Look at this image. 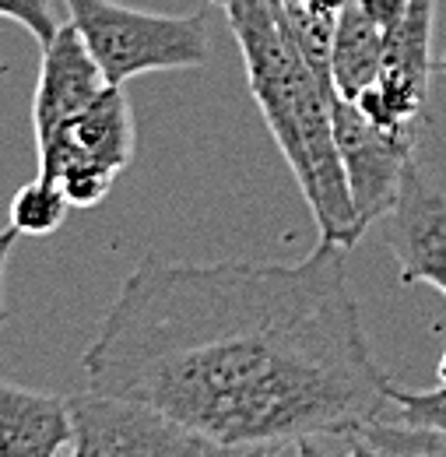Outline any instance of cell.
Masks as SVG:
<instances>
[{"label": "cell", "instance_id": "13", "mask_svg": "<svg viewBox=\"0 0 446 457\" xmlns=\"http://www.w3.org/2000/svg\"><path fill=\"white\" fill-rule=\"evenodd\" d=\"M0 18H11L18 25H25L29 36H36L39 46H46L60 29L46 0H0Z\"/></svg>", "mask_w": 446, "mask_h": 457}, {"label": "cell", "instance_id": "2", "mask_svg": "<svg viewBox=\"0 0 446 457\" xmlns=\"http://www.w3.org/2000/svg\"><path fill=\"white\" fill-rule=\"evenodd\" d=\"M67 14L110 85L155 71H197L211 60L204 11L152 14L116 0H67Z\"/></svg>", "mask_w": 446, "mask_h": 457}, {"label": "cell", "instance_id": "3", "mask_svg": "<svg viewBox=\"0 0 446 457\" xmlns=\"http://www.w3.org/2000/svg\"><path fill=\"white\" fill-rule=\"evenodd\" d=\"M70 422H74V457H190L222 454L211 440L169 419L155 404L103 391L70 395Z\"/></svg>", "mask_w": 446, "mask_h": 457}, {"label": "cell", "instance_id": "15", "mask_svg": "<svg viewBox=\"0 0 446 457\" xmlns=\"http://www.w3.org/2000/svg\"><path fill=\"white\" fill-rule=\"evenodd\" d=\"M408 4H411V0H359V7H362L384 32H391L393 25H401V18L408 14Z\"/></svg>", "mask_w": 446, "mask_h": 457}, {"label": "cell", "instance_id": "8", "mask_svg": "<svg viewBox=\"0 0 446 457\" xmlns=\"http://www.w3.org/2000/svg\"><path fill=\"white\" fill-rule=\"evenodd\" d=\"M74 422L67 398L0 380V457L70 454Z\"/></svg>", "mask_w": 446, "mask_h": 457}, {"label": "cell", "instance_id": "17", "mask_svg": "<svg viewBox=\"0 0 446 457\" xmlns=\"http://www.w3.org/2000/svg\"><path fill=\"white\" fill-rule=\"evenodd\" d=\"M436 373H440V380L446 384V352L440 355V370H436Z\"/></svg>", "mask_w": 446, "mask_h": 457}, {"label": "cell", "instance_id": "19", "mask_svg": "<svg viewBox=\"0 0 446 457\" xmlns=\"http://www.w3.org/2000/svg\"><path fill=\"white\" fill-rule=\"evenodd\" d=\"M440 71L446 74V50H443V57H440Z\"/></svg>", "mask_w": 446, "mask_h": 457}, {"label": "cell", "instance_id": "4", "mask_svg": "<svg viewBox=\"0 0 446 457\" xmlns=\"http://www.w3.org/2000/svg\"><path fill=\"white\" fill-rule=\"evenodd\" d=\"M334 137L341 152L344 179L351 190V204L362 228H369L376 219H387L393 208L404 172L415 162V134H393L376 127L351 99H334Z\"/></svg>", "mask_w": 446, "mask_h": 457}, {"label": "cell", "instance_id": "6", "mask_svg": "<svg viewBox=\"0 0 446 457\" xmlns=\"http://www.w3.org/2000/svg\"><path fill=\"white\" fill-rule=\"evenodd\" d=\"M387 243L397 257L401 286H433L446 295V194L422 179L411 162L387 212Z\"/></svg>", "mask_w": 446, "mask_h": 457}, {"label": "cell", "instance_id": "18", "mask_svg": "<svg viewBox=\"0 0 446 457\" xmlns=\"http://www.w3.org/2000/svg\"><path fill=\"white\" fill-rule=\"evenodd\" d=\"M201 4H204V7H208V4H215V7H228V4H235V0H201Z\"/></svg>", "mask_w": 446, "mask_h": 457}, {"label": "cell", "instance_id": "11", "mask_svg": "<svg viewBox=\"0 0 446 457\" xmlns=\"http://www.w3.org/2000/svg\"><path fill=\"white\" fill-rule=\"evenodd\" d=\"M67 208H70V197L60 187V179L39 172L32 183H25L11 197V226L18 228V236H50L63 226Z\"/></svg>", "mask_w": 446, "mask_h": 457}, {"label": "cell", "instance_id": "7", "mask_svg": "<svg viewBox=\"0 0 446 457\" xmlns=\"http://www.w3.org/2000/svg\"><path fill=\"white\" fill-rule=\"evenodd\" d=\"M110 88L99 60L85 46L81 32L70 25H60L56 36L43 46L36 99H32V127L36 145L46 141L63 120L81 113L88 103H95Z\"/></svg>", "mask_w": 446, "mask_h": 457}, {"label": "cell", "instance_id": "14", "mask_svg": "<svg viewBox=\"0 0 446 457\" xmlns=\"http://www.w3.org/2000/svg\"><path fill=\"white\" fill-rule=\"evenodd\" d=\"M116 176L103 170H67L60 176V187L70 197V208H95L112 190Z\"/></svg>", "mask_w": 446, "mask_h": 457}, {"label": "cell", "instance_id": "5", "mask_svg": "<svg viewBox=\"0 0 446 457\" xmlns=\"http://www.w3.org/2000/svg\"><path fill=\"white\" fill-rule=\"evenodd\" d=\"M137 130L134 113L123 96V85H110L95 103L81 113L63 120L46 141L36 145L39 172L60 179L67 170H103L120 172L134 162Z\"/></svg>", "mask_w": 446, "mask_h": 457}, {"label": "cell", "instance_id": "9", "mask_svg": "<svg viewBox=\"0 0 446 457\" xmlns=\"http://www.w3.org/2000/svg\"><path fill=\"white\" fill-rule=\"evenodd\" d=\"M387 60V32L359 7V0L344 4L337 14L334 54H331V78L337 96L355 99L384 74Z\"/></svg>", "mask_w": 446, "mask_h": 457}, {"label": "cell", "instance_id": "16", "mask_svg": "<svg viewBox=\"0 0 446 457\" xmlns=\"http://www.w3.org/2000/svg\"><path fill=\"white\" fill-rule=\"evenodd\" d=\"M14 239H18V228H14V226L4 228V232H0V324H7V317H11L7 303H4V275H7V261H11Z\"/></svg>", "mask_w": 446, "mask_h": 457}, {"label": "cell", "instance_id": "10", "mask_svg": "<svg viewBox=\"0 0 446 457\" xmlns=\"http://www.w3.org/2000/svg\"><path fill=\"white\" fill-rule=\"evenodd\" d=\"M433 32H436V0H411L401 25L387 32V60L384 74L393 81L429 96L433 74Z\"/></svg>", "mask_w": 446, "mask_h": 457}, {"label": "cell", "instance_id": "1", "mask_svg": "<svg viewBox=\"0 0 446 457\" xmlns=\"http://www.w3.org/2000/svg\"><path fill=\"white\" fill-rule=\"evenodd\" d=\"M88 387L145 401L222 454H310L387 415L344 246L299 264L141 261L81 355Z\"/></svg>", "mask_w": 446, "mask_h": 457}, {"label": "cell", "instance_id": "12", "mask_svg": "<svg viewBox=\"0 0 446 457\" xmlns=\"http://www.w3.org/2000/svg\"><path fill=\"white\" fill-rule=\"evenodd\" d=\"M387 411H393L397 422L446 433V384L436 391H401L397 384H391Z\"/></svg>", "mask_w": 446, "mask_h": 457}]
</instances>
